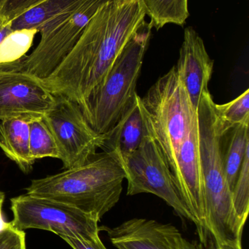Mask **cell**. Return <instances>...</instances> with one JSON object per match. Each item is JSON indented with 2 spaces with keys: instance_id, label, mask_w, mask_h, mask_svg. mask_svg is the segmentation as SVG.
I'll return each mask as SVG.
<instances>
[{
  "instance_id": "1",
  "label": "cell",
  "mask_w": 249,
  "mask_h": 249,
  "mask_svg": "<svg viewBox=\"0 0 249 249\" xmlns=\"http://www.w3.org/2000/svg\"><path fill=\"white\" fill-rule=\"evenodd\" d=\"M146 16L141 0H111L101 6L70 53L42 80L47 89L79 105L108 74Z\"/></svg>"
},
{
  "instance_id": "2",
  "label": "cell",
  "mask_w": 249,
  "mask_h": 249,
  "mask_svg": "<svg viewBox=\"0 0 249 249\" xmlns=\"http://www.w3.org/2000/svg\"><path fill=\"white\" fill-rule=\"evenodd\" d=\"M124 179L118 160L103 152L80 166L32 180L25 190L26 194L67 203L101 220L119 201Z\"/></svg>"
},
{
  "instance_id": "3",
  "label": "cell",
  "mask_w": 249,
  "mask_h": 249,
  "mask_svg": "<svg viewBox=\"0 0 249 249\" xmlns=\"http://www.w3.org/2000/svg\"><path fill=\"white\" fill-rule=\"evenodd\" d=\"M199 146L204 180L206 230L214 245L227 240L242 238L244 225L234 210L222 162V124L210 92L203 93L197 107Z\"/></svg>"
},
{
  "instance_id": "4",
  "label": "cell",
  "mask_w": 249,
  "mask_h": 249,
  "mask_svg": "<svg viewBox=\"0 0 249 249\" xmlns=\"http://www.w3.org/2000/svg\"><path fill=\"white\" fill-rule=\"evenodd\" d=\"M152 26L145 20L130 37L111 70L79 106L92 128L108 133L134 100Z\"/></svg>"
},
{
  "instance_id": "5",
  "label": "cell",
  "mask_w": 249,
  "mask_h": 249,
  "mask_svg": "<svg viewBox=\"0 0 249 249\" xmlns=\"http://www.w3.org/2000/svg\"><path fill=\"white\" fill-rule=\"evenodd\" d=\"M149 136L159 145L172 173L180 146L197 121L175 66L141 98Z\"/></svg>"
},
{
  "instance_id": "6",
  "label": "cell",
  "mask_w": 249,
  "mask_h": 249,
  "mask_svg": "<svg viewBox=\"0 0 249 249\" xmlns=\"http://www.w3.org/2000/svg\"><path fill=\"white\" fill-rule=\"evenodd\" d=\"M109 1L85 0L74 10L54 18L39 29L40 39L30 55L1 64L45 80L70 53L99 7Z\"/></svg>"
},
{
  "instance_id": "7",
  "label": "cell",
  "mask_w": 249,
  "mask_h": 249,
  "mask_svg": "<svg viewBox=\"0 0 249 249\" xmlns=\"http://www.w3.org/2000/svg\"><path fill=\"white\" fill-rule=\"evenodd\" d=\"M11 224L19 231L42 230L86 241L99 238V219L54 199L24 194L10 199Z\"/></svg>"
},
{
  "instance_id": "8",
  "label": "cell",
  "mask_w": 249,
  "mask_h": 249,
  "mask_svg": "<svg viewBox=\"0 0 249 249\" xmlns=\"http://www.w3.org/2000/svg\"><path fill=\"white\" fill-rule=\"evenodd\" d=\"M115 158L125 174L127 196L141 193L154 195L172 208L178 216L197 226V221L181 197L160 147L152 136L146 137L133 153Z\"/></svg>"
},
{
  "instance_id": "9",
  "label": "cell",
  "mask_w": 249,
  "mask_h": 249,
  "mask_svg": "<svg viewBox=\"0 0 249 249\" xmlns=\"http://www.w3.org/2000/svg\"><path fill=\"white\" fill-rule=\"evenodd\" d=\"M43 118L57 142L65 169L86 163L103 146L105 135L96 133L78 104L67 98L56 96L54 106Z\"/></svg>"
},
{
  "instance_id": "10",
  "label": "cell",
  "mask_w": 249,
  "mask_h": 249,
  "mask_svg": "<svg viewBox=\"0 0 249 249\" xmlns=\"http://www.w3.org/2000/svg\"><path fill=\"white\" fill-rule=\"evenodd\" d=\"M55 100L40 79L0 64V121L43 117Z\"/></svg>"
},
{
  "instance_id": "11",
  "label": "cell",
  "mask_w": 249,
  "mask_h": 249,
  "mask_svg": "<svg viewBox=\"0 0 249 249\" xmlns=\"http://www.w3.org/2000/svg\"><path fill=\"white\" fill-rule=\"evenodd\" d=\"M172 174L183 200L197 221V233L202 244L205 245L209 235L206 230V194L199 146L198 120L177 152Z\"/></svg>"
},
{
  "instance_id": "12",
  "label": "cell",
  "mask_w": 249,
  "mask_h": 249,
  "mask_svg": "<svg viewBox=\"0 0 249 249\" xmlns=\"http://www.w3.org/2000/svg\"><path fill=\"white\" fill-rule=\"evenodd\" d=\"M100 228L118 249H206L187 240L174 225L153 219L133 218L114 228Z\"/></svg>"
},
{
  "instance_id": "13",
  "label": "cell",
  "mask_w": 249,
  "mask_h": 249,
  "mask_svg": "<svg viewBox=\"0 0 249 249\" xmlns=\"http://www.w3.org/2000/svg\"><path fill=\"white\" fill-rule=\"evenodd\" d=\"M177 72L187 89L192 106L197 110L202 96L209 91V83L213 70L203 39L192 27L186 28L180 50Z\"/></svg>"
},
{
  "instance_id": "14",
  "label": "cell",
  "mask_w": 249,
  "mask_h": 249,
  "mask_svg": "<svg viewBox=\"0 0 249 249\" xmlns=\"http://www.w3.org/2000/svg\"><path fill=\"white\" fill-rule=\"evenodd\" d=\"M105 135L101 149L115 157L133 153L149 136L141 97L137 93L118 122Z\"/></svg>"
},
{
  "instance_id": "15",
  "label": "cell",
  "mask_w": 249,
  "mask_h": 249,
  "mask_svg": "<svg viewBox=\"0 0 249 249\" xmlns=\"http://www.w3.org/2000/svg\"><path fill=\"white\" fill-rule=\"evenodd\" d=\"M29 120L14 118L0 122V148L22 172L28 174L35 161L29 147Z\"/></svg>"
},
{
  "instance_id": "16",
  "label": "cell",
  "mask_w": 249,
  "mask_h": 249,
  "mask_svg": "<svg viewBox=\"0 0 249 249\" xmlns=\"http://www.w3.org/2000/svg\"><path fill=\"white\" fill-rule=\"evenodd\" d=\"M249 123H245L226 130L222 129V162L231 191L233 190L246 152L249 149Z\"/></svg>"
},
{
  "instance_id": "17",
  "label": "cell",
  "mask_w": 249,
  "mask_h": 249,
  "mask_svg": "<svg viewBox=\"0 0 249 249\" xmlns=\"http://www.w3.org/2000/svg\"><path fill=\"white\" fill-rule=\"evenodd\" d=\"M85 0H44L10 21L13 32L39 29L57 16L68 13Z\"/></svg>"
},
{
  "instance_id": "18",
  "label": "cell",
  "mask_w": 249,
  "mask_h": 249,
  "mask_svg": "<svg viewBox=\"0 0 249 249\" xmlns=\"http://www.w3.org/2000/svg\"><path fill=\"white\" fill-rule=\"evenodd\" d=\"M152 27L159 30L168 23L184 26L190 16L188 0H141Z\"/></svg>"
},
{
  "instance_id": "19",
  "label": "cell",
  "mask_w": 249,
  "mask_h": 249,
  "mask_svg": "<svg viewBox=\"0 0 249 249\" xmlns=\"http://www.w3.org/2000/svg\"><path fill=\"white\" fill-rule=\"evenodd\" d=\"M29 147L34 160L45 158L60 160L57 142L43 117L29 120Z\"/></svg>"
},
{
  "instance_id": "20",
  "label": "cell",
  "mask_w": 249,
  "mask_h": 249,
  "mask_svg": "<svg viewBox=\"0 0 249 249\" xmlns=\"http://www.w3.org/2000/svg\"><path fill=\"white\" fill-rule=\"evenodd\" d=\"M216 112L223 130L249 123V89L228 103L216 104Z\"/></svg>"
},
{
  "instance_id": "21",
  "label": "cell",
  "mask_w": 249,
  "mask_h": 249,
  "mask_svg": "<svg viewBox=\"0 0 249 249\" xmlns=\"http://www.w3.org/2000/svg\"><path fill=\"white\" fill-rule=\"evenodd\" d=\"M37 30L12 32L0 45V64L13 62L25 55L33 42Z\"/></svg>"
},
{
  "instance_id": "22",
  "label": "cell",
  "mask_w": 249,
  "mask_h": 249,
  "mask_svg": "<svg viewBox=\"0 0 249 249\" xmlns=\"http://www.w3.org/2000/svg\"><path fill=\"white\" fill-rule=\"evenodd\" d=\"M232 196L235 213L239 220L245 224L249 212V149L246 152Z\"/></svg>"
},
{
  "instance_id": "23",
  "label": "cell",
  "mask_w": 249,
  "mask_h": 249,
  "mask_svg": "<svg viewBox=\"0 0 249 249\" xmlns=\"http://www.w3.org/2000/svg\"><path fill=\"white\" fill-rule=\"evenodd\" d=\"M44 0H0V20L10 23Z\"/></svg>"
},
{
  "instance_id": "24",
  "label": "cell",
  "mask_w": 249,
  "mask_h": 249,
  "mask_svg": "<svg viewBox=\"0 0 249 249\" xmlns=\"http://www.w3.org/2000/svg\"><path fill=\"white\" fill-rule=\"evenodd\" d=\"M0 249H26V233L14 227L0 234Z\"/></svg>"
},
{
  "instance_id": "25",
  "label": "cell",
  "mask_w": 249,
  "mask_h": 249,
  "mask_svg": "<svg viewBox=\"0 0 249 249\" xmlns=\"http://www.w3.org/2000/svg\"><path fill=\"white\" fill-rule=\"evenodd\" d=\"M73 249H108L101 241L100 238L94 241H86L70 237H61Z\"/></svg>"
},
{
  "instance_id": "26",
  "label": "cell",
  "mask_w": 249,
  "mask_h": 249,
  "mask_svg": "<svg viewBox=\"0 0 249 249\" xmlns=\"http://www.w3.org/2000/svg\"><path fill=\"white\" fill-rule=\"evenodd\" d=\"M242 238H237L235 239L227 240L221 244L214 245V249H243Z\"/></svg>"
},
{
  "instance_id": "27",
  "label": "cell",
  "mask_w": 249,
  "mask_h": 249,
  "mask_svg": "<svg viewBox=\"0 0 249 249\" xmlns=\"http://www.w3.org/2000/svg\"><path fill=\"white\" fill-rule=\"evenodd\" d=\"M13 32L10 28V22L1 21L0 20V45L2 43L6 37Z\"/></svg>"
},
{
  "instance_id": "28",
  "label": "cell",
  "mask_w": 249,
  "mask_h": 249,
  "mask_svg": "<svg viewBox=\"0 0 249 249\" xmlns=\"http://www.w3.org/2000/svg\"><path fill=\"white\" fill-rule=\"evenodd\" d=\"M3 205H0V234L2 233L3 232L11 228V222H7L4 219V213L2 212Z\"/></svg>"
},
{
  "instance_id": "29",
  "label": "cell",
  "mask_w": 249,
  "mask_h": 249,
  "mask_svg": "<svg viewBox=\"0 0 249 249\" xmlns=\"http://www.w3.org/2000/svg\"><path fill=\"white\" fill-rule=\"evenodd\" d=\"M4 197H5L4 193L0 190V205H3L4 203Z\"/></svg>"
}]
</instances>
